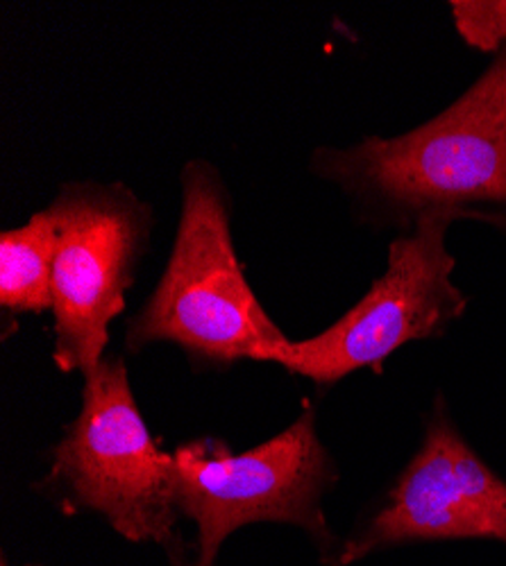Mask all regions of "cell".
I'll return each instance as SVG.
<instances>
[{"label": "cell", "mask_w": 506, "mask_h": 566, "mask_svg": "<svg viewBox=\"0 0 506 566\" xmlns=\"http://www.w3.org/2000/svg\"><path fill=\"white\" fill-rule=\"evenodd\" d=\"M454 222L425 218L389 245L386 272L341 319L309 340L285 343L270 356L318 388H330L359 369H380L409 343L447 334L468 308L452 274L456 259L445 239Z\"/></svg>", "instance_id": "obj_5"}, {"label": "cell", "mask_w": 506, "mask_h": 566, "mask_svg": "<svg viewBox=\"0 0 506 566\" xmlns=\"http://www.w3.org/2000/svg\"><path fill=\"white\" fill-rule=\"evenodd\" d=\"M311 170L350 198L361 222L411 231L425 218L506 231V49L447 109L400 136L320 148Z\"/></svg>", "instance_id": "obj_1"}, {"label": "cell", "mask_w": 506, "mask_h": 566, "mask_svg": "<svg viewBox=\"0 0 506 566\" xmlns=\"http://www.w3.org/2000/svg\"><path fill=\"white\" fill-rule=\"evenodd\" d=\"M175 505L196 526L200 566H216L223 542L248 524H289L302 528L326 566L339 553L323 501L339 483V469L316 431L307 408L289 429L264 444L233 453L223 440L203 438L173 453Z\"/></svg>", "instance_id": "obj_3"}, {"label": "cell", "mask_w": 506, "mask_h": 566, "mask_svg": "<svg viewBox=\"0 0 506 566\" xmlns=\"http://www.w3.org/2000/svg\"><path fill=\"white\" fill-rule=\"evenodd\" d=\"M164 551L168 557V566H200L198 557H196V548L189 546L187 539H184L182 535Z\"/></svg>", "instance_id": "obj_10"}, {"label": "cell", "mask_w": 506, "mask_h": 566, "mask_svg": "<svg viewBox=\"0 0 506 566\" xmlns=\"http://www.w3.org/2000/svg\"><path fill=\"white\" fill-rule=\"evenodd\" d=\"M58 243L53 263L55 352L60 371L94 374L105 360L110 324L144 259L153 209L125 184H66L45 207Z\"/></svg>", "instance_id": "obj_6"}, {"label": "cell", "mask_w": 506, "mask_h": 566, "mask_svg": "<svg viewBox=\"0 0 506 566\" xmlns=\"http://www.w3.org/2000/svg\"><path fill=\"white\" fill-rule=\"evenodd\" d=\"M58 231L49 209L0 235V306L21 313L53 311Z\"/></svg>", "instance_id": "obj_8"}, {"label": "cell", "mask_w": 506, "mask_h": 566, "mask_svg": "<svg viewBox=\"0 0 506 566\" xmlns=\"http://www.w3.org/2000/svg\"><path fill=\"white\" fill-rule=\"evenodd\" d=\"M64 510H89L127 542L168 548L177 537L173 458L136 406L123 356L84 376L82 406L51 453L43 479Z\"/></svg>", "instance_id": "obj_4"}, {"label": "cell", "mask_w": 506, "mask_h": 566, "mask_svg": "<svg viewBox=\"0 0 506 566\" xmlns=\"http://www.w3.org/2000/svg\"><path fill=\"white\" fill-rule=\"evenodd\" d=\"M0 566H10V564H8V557H6V555H3V564H0ZM25 566H39V564H25Z\"/></svg>", "instance_id": "obj_11"}, {"label": "cell", "mask_w": 506, "mask_h": 566, "mask_svg": "<svg viewBox=\"0 0 506 566\" xmlns=\"http://www.w3.org/2000/svg\"><path fill=\"white\" fill-rule=\"evenodd\" d=\"M450 12L471 49L493 55L506 49V0H452Z\"/></svg>", "instance_id": "obj_9"}, {"label": "cell", "mask_w": 506, "mask_h": 566, "mask_svg": "<svg viewBox=\"0 0 506 566\" xmlns=\"http://www.w3.org/2000/svg\"><path fill=\"white\" fill-rule=\"evenodd\" d=\"M179 186L173 252L146 306L127 324V352L173 343L209 365L270 363L289 338L244 276L229 227V196L218 170L200 159L189 161Z\"/></svg>", "instance_id": "obj_2"}, {"label": "cell", "mask_w": 506, "mask_h": 566, "mask_svg": "<svg viewBox=\"0 0 506 566\" xmlns=\"http://www.w3.org/2000/svg\"><path fill=\"white\" fill-rule=\"evenodd\" d=\"M456 539L506 546V481L466 442L438 392L419 451L357 516L330 566H352L409 544Z\"/></svg>", "instance_id": "obj_7"}]
</instances>
